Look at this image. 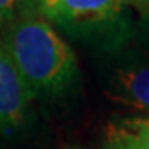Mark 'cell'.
Instances as JSON below:
<instances>
[{"mask_svg": "<svg viewBox=\"0 0 149 149\" xmlns=\"http://www.w3.org/2000/svg\"><path fill=\"white\" fill-rule=\"evenodd\" d=\"M0 37L35 100H61L80 86L74 50L40 13L17 15L0 25Z\"/></svg>", "mask_w": 149, "mask_h": 149, "instance_id": "1", "label": "cell"}, {"mask_svg": "<svg viewBox=\"0 0 149 149\" xmlns=\"http://www.w3.org/2000/svg\"><path fill=\"white\" fill-rule=\"evenodd\" d=\"M129 0H61L47 20L70 40L108 55L134 40Z\"/></svg>", "mask_w": 149, "mask_h": 149, "instance_id": "2", "label": "cell"}, {"mask_svg": "<svg viewBox=\"0 0 149 149\" xmlns=\"http://www.w3.org/2000/svg\"><path fill=\"white\" fill-rule=\"evenodd\" d=\"M103 93L109 101L134 114H149V52L131 43L103 55Z\"/></svg>", "mask_w": 149, "mask_h": 149, "instance_id": "3", "label": "cell"}, {"mask_svg": "<svg viewBox=\"0 0 149 149\" xmlns=\"http://www.w3.org/2000/svg\"><path fill=\"white\" fill-rule=\"evenodd\" d=\"M32 91L23 81L0 37V133L13 136L25 129L33 111Z\"/></svg>", "mask_w": 149, "mask_h": 149, "instance_id": "4", "label": "cell"}, {"mask_svg": "<svg viewBox=\"0 0 149 149\" xmlns=\"http://www.w3.org/2000/svg\"><path fill=\"white\" fill-rule=\"evenodd\" d=\"M103 149H149V114L109 121L103 134Z\"/></svg>", "mask_w": 149, "mask_h": 149, "instance_id": "5", "label": "cell"}, {"mask_svg": "<svg viewBox=\"0 0 149 149\" xmlns=\"http://www.w3.org/2000/svg\"><path fill=\"white\" fill-rule=\"evenodd\" d=\"M32 3L30 0H0V25H3L17 15L23 13L25 10V3Z\"/></svg>", "mask_w": 149, "mask_h": 149, "instance_id": "6", "label": "cell"}, {"mask_svg": "<svg viewBox=\"0 0 149 149\" xmlns=\"http://www.w3.org/2000/svg\"><path fill=\"white\" fill-rule=\"evenodd\" d=\"M134 40L141 48L149 52V17H139L134 27Z\"/></svg>", "mask_w": 149, "mask_h": 149, "instance_id": "7", "label": "cell"}, {"mask_svg": "<svg viewBox=\"0 0 149 149\" xmlns=\"http://www.w3.org/2000/svg\"><path fill=\"white\" fill-rule=\"evenodd\" d=\"M30 2H32L33 10L37 12V13H40L42 17L48 18V17L53 13L55 8L58 7V3L61 0H30Z\"/></svg>", "mask_w": 149, "mask_h": 149, "instance_id": "8", "label": "cell"}, {"mask_svg": "<svg viewBox=\"0 0 149 149\" xmlns=\"http://www.w3.org/2000/svg\"><path fill=\"white\" fill-rule=\"evenodd\" d=\"M133 8H136L139 17H149V0H129Z\"/></svg>", "mask_w": 149, "mask_h": 149, "instance_id": "9", "label": "cell"}]
</instances>
